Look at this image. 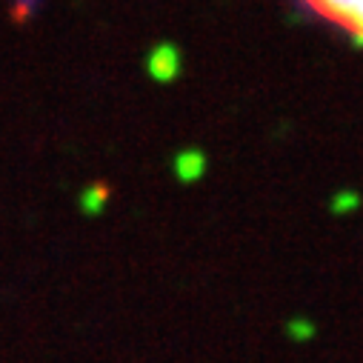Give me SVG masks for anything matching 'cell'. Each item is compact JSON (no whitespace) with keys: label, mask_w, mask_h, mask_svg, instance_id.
<instances>
[{"label":"cell","mask_w":363,"mask_h":363,"mask_svg":"<svg viewBox=\"0 0 363 363\" xmlns=\"http://www.w3.org/2000/svg\"><path fill=\"white\" fill-rule=\"evenodd\" d=\"M303 4L363 43V0H303Z\"/></svg>","instance_id":"cell-1"}]
</instances>
